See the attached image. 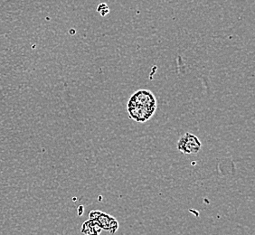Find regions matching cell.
<instances>
[{"label": "cell", "mask_w": 255, "mask_h": 235, "mask_svg": "<svg viewBox=\"0 0 255 235\" xmlns=\"http://www.w3.org/2000/svg\"><path fill=\"white\" fill-rule=\"evenodd\" d=\"M127 109L128 116L131 119L137 122H146L156 113L157 99L152 92L139 90L129 99Z\"/></svg>", "instance_id": "1"}, {"label": "cell", "mask_w": 255, "mask_h": 235, "mask_svg": "<svg viewBox=\"0 0 255 235\" xmlns=\"http://www.w3.org/2000/svg\"><path fill=\"white\" fill-rule=\"evenodd\" d=\"M202 143L196 135L185 133L177 141V149L185 155L197 154L201 150Z\"/></svg>", "instance_id": "2"}, {"label": "cell", "mask_w": 255, "mask_h": 235, "mask_svg": "<svg viewBox=\"0 0 255 235\" xmlns=\"http://www.w3.org/2000/svg\"><path fill=\"white\" fill-rule=\"evenodd\" d=\"M89 219L96 221L102 229L114 235L119 229V223L116 218L101 211H91Z\"/></svg>", "instance_id": "3"}, {"label": "cell", "mask_w": 255, "mask_h": 235, "mask_svg": "<svg viewBox=\"0 0 255 235\" xmlns=\"http://www.w3.org/2000/svg\"><path fill=\"white\" fill-rule=\"evenodd\" d=\"M103 229L101 226H99L98 223L92 219L85 221L81 229L82 234L84 235H100Z\"/></svg>", "instance_id": "4"}, {"label": "cell", "mask_w": 255, "mask_h": 235, "mask_svg": "<svg viewBox=\"0 0 255 235\" xmlns=\"http://www.w3.org/2000/svg\"><path fill=\"white\" fill-rule=\"evenodd\" d=\"M97 12L102 16H106L110 13V8H109L108 5L106 3H101L97 6Z\"/></svg>", "instance_id": "5"}]
</instances>
